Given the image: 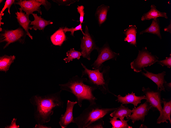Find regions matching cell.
I'll return each mask as SVG.
<instances>
[{
    "mask_svg": "<svg viewBox=\"0 0 171 128\" xmlns=\"http://www.w3.org/2000/svg\"><path fill=\"white\" fill-rule=\"evenodd\" d=\"M62 90L44 96L36 95L32 97L30 101L34 109V118L38 124H43L50 121L54 110L63 108L64 102L61 94Z\"/></svg>",
    "mask_w": 171,
    "mask_h": 128,
    "instance_id": "1",
    "label": "cell"
},
{
    "mask_svg": "<svg viewBox=\"0 0 171 128\" xmlns=\"http://www.w3.org/2000/svg\"><path fill=\"white\" fill-rule=\"evenodd\" d=\"M86 78L76 75L70 78L66 83L60 84V90L68 91L76 97L79 106H82L83 101H88L90 103L96 102L97 99L94 96L93 92L96 89L94 87L85 84Z\"/></svg>",
    "mask_w": 171,
    "mask_h": 128,
    "instance_id": "2",
    "label": "cell"
},
{
    "mask_svg": "<svg viewBox=\"0 0 171 128\" xmlns=\"http://www.w3.org/2000/svg\"><path fill=\"white\" fill-rule=\"evenodd\" d=\"M81 64L84 70L82 71L81 77L85 76L87 78L86 82L89 85L98 89L104 94L111 93L109 85L110 78L109 76L110 67L102 64L99 68L93 70L88 69L83 63Z\"/></svg>",
    "mask_w": 171,
    "mask_h": 128,
    "instance_id": "3",
    "label": "cell"
},
{
    "mask_svg": "<svg viewBox=\"0 0 171 128\" xmlns=\"http://www.w3.org/2000/svg\"><path fill=\"white\" fill-rule=\"evenodd\" d=\"M116 108H104L95 103H90L79 116L73 118L78 128H87L90 125L112 112Z\"/></svg>",
    "mask_w": 171,
    "mask_h": 128,
    "instance_id": "4",
    "label": "cell"
},
{
    "mask_svg": "<svg viewBox=\"0 0 171 128\" xmlns=\"http://www.w3.org/2000/svg\"><path fill=\"white\" fill-rule=\"evenodd\" d=\"M158 59L156 55L149 52L145 47L141 50H138L137 57L130 63L131 67L135 72H141L142 69L150 66L157 62Z\"/></svg>",
    "mask_w": 171,
    "mask_h": 128,
    "instance_id": "5",
    "label": "cell"
},
{
    "mask_svg": "<svg viewBox=\"0 0 171 128\" xmlns=\"http://www.w3.org/2000/svg\"><path fill=\"white\" fill-rule=\"evenodd\" d=\"M26 34V32L20 27L14 30H4L0 34V42H5V49L11 43L18 42L23 43Z\"/></svg>",
    "mask_w": 171,
    "mask_h": 128,
    "instance_id": "6",
    "label": "cell"
},
{
    "mask_svg": "<svg viewBox=\"0 0 171 128\" xmlns=\"http://www.w3.org/2000/svg\"><path fill=\"white\" fill-rule=\"evenodd\" d=\"M84 33L83 37L80 39L81 56L83 58L90 60L91 52L94 50H97L99 48L97 46L93 38L90 34L87 26L86 27Z\"/></svg>",
    "mask_w": 171,
    "mask_h": 128,
    "instance_id": "7",
    "label": "cell"
},
{
    "mask_svg": "<svg viewBox=\"0 0 171 128\" xmlns=\"http://www.w3.org/2000/svg\"><path fill=\"white\" fill-rule=\"evenodd\" d=\"M142 91L145 95V100L151 106V109L158 110L160 113L163 109L162 105L163 101L161 96L162 91L160 89L153 90L149 87L145 88L144 87H142Z\"/></svg>",
    "mask_w": 171,
    "mask_h": 128,
    "instance_id": "8",
    "label": "cell"
},
{
    "mask_svg": "<svg viewBox=\"0 0 171 128\" xmlns=\"http://www.w3.org/2000/svg\"><path fill=\"white\" fill-rule=\"evenodd\" d=\"M98 55L97 59L92 64L93 69L99 68L105 61L110 60H116L119 53L113 51L108 44H105L102 48L97 50Z\"/></svg>",
    "mask_w": 171,
    "mask_h": 128,
    "instance_id": "9",
    "label": "cell"
},
{
    "mask_svg": "<svg viewBox=\"0 0 171 128\" xmlns=\"http://www.w3.org/2000/svg\"><path fill=\"white\" fill-rule=\"evenodd\" d=\"M151 109V106L149 103L146 101L136 108H133L131 110L132 114L126 117V119L127 120H131L133 123L139 120L143 122L145 116L147 115Z\"/></svg>",
    "mask_w": 171,
    "mask_h": 128,
    "instance_id": "10",
    "label": "cell"
},
{
    "mask_svg": "<svg viewBox=\"0 0 171 128\" xmlns=\"http://www.w3.org/2000/svg\"><path fill=\"white\" fill-rule=\"evenodd\" d=\"M15 4L19 5L26 15L29 16L33 12L37 11L40 15L42 14L40 6L41 4L36 0H20L15 2Z\"/></svg>",
    "mask_w": 171,
    "mask_h": 128,
    "instance_id": "11",
    "label": "cell"
},
{
    "mask_svg": "<svg viewBox=\"0 0 171 128\" xmlns=\"http://www.w3.org/2000/svg\"><path fill=\"white\" fill-rule=\"evenodd\" d=\"M77 103V101H67L66 111L64 114L61 115L59 123L62 128L66 127L71 123H74L73 110L75 105Z\"/></svg>",
    "mask_w": 171,
    "mask_h": 128,
    "instance_id": "12",
    "label": "cell"
},
{
    "mask_svg": "<svg viewBox=\"0 0 171 128\" xmlns=\"http://www.w3.org/2000/svg\"><path fill=\"white\" fill-rule=\"evenodd\" d=\"M143 69L146 73L141 72L142 75L155 83L157 86V89H160L161 91L166 92L163 86L164 84L167 82L164 79V76L166 75V72L164 71L161 73L155 74L148 71L144 68Z\"/></svg>",
    "mask_w": 171,
    "mask_h": 128,
    "instance_id": "13",
    "label": "cell"
},
{
    "mask_svg": "<svg viewBox=\"0 0 171 128\" xmlns=\"http://www.w3.org/2000/svg\"><path fill=\"white\" fill-rule=\"evenodd\" d=\"M116 97L117 99L116 101L121 103V104H132L134 105V108H135L138 104L141 102L142 100L146 99L145 95L137 96L133 92L131 94L128 93L127 94H126L125 96H122L119 95Z\"/></svg>",
    "mask_w": 171,
    "mask_h": 128,
    "instance_id": "14",
    "label": "cell"
},
{
    "mask_svg": "<svg viewBox=\"0 0 171 128\" xmlns=\"http://www.w3.org/2000/svg\"><path fill=\"white\" fill-rule=\"evenodd\" d=\"M163 107L160 115L157 119V123L160 124L164 122L167 123L168 120L171 124L170 115L171 113V100L162 99Z\"/></svg>",
    "mask_w": 171,
    "mask_h": 128,
    "instance_id": "15",
    "label": "cell"
},
{
    "mask_svg": "<svg viewBox=\"0 0 171 128\" xmlns=\"http://www.w3.org/2000/svg\"><path fill=\"white\" fill-rule=\"evenodd\" d=\"M19 12L17 11L16 13V18L20 25L22 27L26 32V34L31 39H33V37L29 31V25L31 21L29 18V16L23 12L22 8H18Z\"/></svg>",
    "mask_w": 171,
    "mask_h": 128,
    "instance_id": "16",
    "label": "cell"
},
{
    "mask_svg": "<svg viewBox=\"0 0 171 128\" xmlns=\"http://www.w3.org/2000/svg\"><path fill=\"white\" fill-rule=\"evenodd\" d=\"M32 14L34 17V20L30 22V25L33 26L30 27L29 29L31 30L33 29L35 30H38L43 31L46 26L53 24V22L51 21L46 20L42 18L41 16H38L37 14L33 13Z\"/></svg>",
    "mask_w": 171,
    "mask_h": 128,
    "instance_id": "17",
    "label": "cell"
},
{
    "mask_svg": "<svg viewBox=\"0 0 171 128\" xmlns=\"http://www.w3.org/2000/svg\"><path fill=\"white\" fill-rule=\"evenodd\" d=\"M137 31V27L135 25H130L127 28L124 30L123 32L125 36L124 41L136 47Z\"/></svg>",
    "mask_w": 171,
    "mask_h": 128,
    "instance_id": "18",
    "label": "cell"
},
{
    "mask_svg": "<svg viewBox=\"0 0 171 128\" xmlns=\"http://www.w3.org/2000/svg\"><path fill=\"white\" fill-rule=\"evenodd\" d=\"M151 9L147 13L144 14L142 16L141 20L143 21L146 20H150L154 19L159 17H164L168 18L166 13L161 12L158 10L156 7L154 5H152L151 6Z\"/></svg>",
    "mask_w": 171,
    "mask_h": 128,
    "instance_id": "19",
    "label": "cell"
},
{
    "mask_svg": "<svg viewBox=\"0 0 171 128\" xmlns=\"http://www.w3.org/2000/svg\"><path fill=\"white\" fill-rule=\"evenodd\" d=\"M132 113L131 110L127 107H125L121 104V106L110 114L112 117L117 119L119 118L120 120H124L125 117L129 116Z\"/></svg>",
    "mask_w": 171,
    "mask_h": 128,
    "instance_id": "20",
    "label": "cell"
},
{
    "mask_svg": "<svg viewBox=\"0 0 171 128\" xmlns=\"http://www.w3.org/2000/svg\"><path fill=\"white\" fill-rule=\"evenodd\" d=\"M63 29L60 28L50 36L51 41L54 45L60 46L67 40Z\"/></svg>",
    "mask_w": 171,
    "mask_h": 128,
    "instance_id": "21",
    "label": "cell"
},
{
    "mask_svg": "<svg viewBox=\"0 0 171 128\" xmlns=\"http://www.w3.org/2000/svg\"><path fill=\"white\" fill-rule=\"evenodd\" d=\"M145 33H148L156 35L160 39H162L159 20L158 18L153 19L150 26L146 29L141 31L140 34H142Z\"/></svg>",
    "mask_w": 171,
    "mask_h": 128,
    "instance_id": "22",
    "label": "cell"
},
{
    "mask_svg": "<svg viewBox=\"0 0 171 128\" xmlns=\"http://www.w3.org/2000/svg\"><path fill=\"white\" fill-rule=\"evenodd\" d=\"M16 57L14 55H5L0 57V71L6 72L8 70L10 65L14 61Z\"/></svg>",
    "mask_w": 171,
    "mask_h": 128,
    "instance_id": "23",
    "label": "cell"
},
{
    "mask_svg": "<svg viewBox=\"0 0 171 128\" xmlns=\"http://www.w3.org/2000/svg\"><path fill=\"white\" fill-rule=\"evenodd\" d=\"M109 6L102 4L98 7L96 10L95 16L97 17L100 26L106 21Z\"/></svg>",
    "mask_w": 171,
    "mask_h": 128,
    "instance_id": "24",
    "label": "cell"
},
{
    "mask_svg": "<svg viewBox=\"0 0 171 128\" xmlns=\"http://www.w3.org/2000/svg\"><path fill=\"white\" fill-rule=\"evenodd\" d=\"M109 122L111 124L112 128H132L133 127L129 125L127 122L129 120H118L114 118H110Z\"/></svg>",
    "mask_w": 171,
    "mask_h": 128,
    "instance_id": "25",
    "label": "cell"
},
{
    "mask_svg": "<svg viewBox=\"0 0 171 128\" xmlns=\"http://www.w3.org/2000/svg\"><path fill=\"white\" fill-rule=\"evenodd\" d=\"M66 55L67 57L63 59L66 63L72 61L73 59H77L79 60L82 56L81 52L75 50L74 48H71L68 51L66 52Z\"/></svg>",
    "mask_w": 171,
    "mask_h": 128,
    "instance_id": "26",
    "label": "cell"
},
{
    "mask_svg": "<svg viewBox=\"0 0 171 128\" xmlns=\"http://www.w3.org/2000/svg\"><path fill=\"white\" fill-rule=\"evenodd\" d=\"M63 30L65 33L67 32H70V35L73 36H74V32L79 30H80L81 31L83 35L84 34L82 31V25L80 24L75 28L72 27L71 28H68L65 27L63 28Z\"/></svg>",
    "mask_w": 171,
    "mask_h": 128,
    "instance_id": "27",
    "label": "cell"
},
{
    "mask_svg": "<svg viewBox=\"0 0 171 128\" xmlns=\"http://www.w3.org/2000/svg\"><path fill=\"white\" fill-rule=\"evenodd\" d=\"M157 64L161 65L162 66H165L169 68L171 67V54H170V56L166 57V59L161 61H158Z\"/></svg>",
    "mask_w": 171,
    "mask_h": 128,
    "instance_id": "28",
    "label": "cell"
},
{
    "mask_svg": "<svg viewBox=\"0 0 171 128\" xmlns=\"http://www.w3.org/2000/svg\"><path fill=\"white\" fill-rule=\"evenodd\" d=\"M79 0H53L52 1L57 3L59 5L69 6Z\"/></svg>",
    "mask_w": 171,
    "mask_h": 128,
    "instance_id": "29",
    "label": "cell"
},
{
    "mask_svg": "<svg viewBox=\"0 0 171 128\" xmlns=\"http://www.w3.org/2000/svg\"><path fill=\"white\" fill-rule=\"evenodd\" d=\"M104 124L103 118H101L90 125L87 128H103Z\"/></svg>",
    "mask_w": 171,
    "mask_h": 128,
    "instance_id": "30",
    "label": "cell"
},
{
    "mask_svg": "<svg viewBox=\"0 0 171 128\" xmlns=\"http://www.w3.org/2000/svg\"><path fill=\"white\" fill-rule=\"evenodd\" d=\"M14 0H6L4 3L5 5L3 7L0 12V13H3L5 10L7 8H8V12L9 14H10V8L12 5L15 2Z\"/></svg>",
    "mask_w": 171,
    "mask_h": 128,
    "instance_id": "31",
    "label": "cell"
},
{
    "mask_svg": "<svg viewBox=\"0 0 171 128\" xmlns=\"http://www.w3.org/2000/svg\"><path fill=\"white\" fill-rule=\"evenodd\" d=\"M84 7L83 5L80 6H78L77 8V12L80 15V24H81L83 22L84 16L85 13L84 10Z\"/></svg>",
    "mask_w": 171,
    "mask_h": 128,
    "instance_id": "32",
    "label": "cell"
},
{
    "mask_svg": "<svg viewBox=\"0 0 171 128\" xmlns=\"http://www.w3.org/2000/svg\"><path fill=\"white\" fill-rule=\"evenodd\" d=\"M37 1L41 4L43 5L46 10L47 11L51 7V3L46 0H36Z\"/></svg>",
    "mask_w": 171,
    "mask_h": 128,
    "instance_id": "33",
    "label": "cell"
},
{
    "mask_svg": "<svg viewBox=\"0 0 171 128\" xmlns=\"http://www.w3.org/2000/svg\"><path fill=\"white\" fill-rule=\"evenodd\" d=\"M17 119L14 118L12 121L11 124L5 127V128H18L19 127V125H17L16 124Z\"/></svg>",
    "mask_w": 171,
    "mask_h": 128,
    "instance_id": "34",
    "label": "cell"
},
{
    "mask_svg": "<svg viewBox=\"0 0 171 128\" xmlns=\"http://www.w3.org/2000/svg\"><path fill=\"white\" fill-rule=\"evenodd\" d=\"M163 86L165 89L168 91H170L171 89V83L170 82L167 83V82L164 83L163 84Z\"/></svg>",
    "mask_w": 171,
    "mask_h": 128,
    "instance_id": "35",
    "label": "cell"
},
{
    "mask_svg": "<svg viewBox=\"0 0 171 128\" xmlns=\"http://www.w3.org/2000/svg\"><path fill=\"white\" fill-rule=\"evenodd\" d=\"M34 128H51L50 126H47L46 125H43V124H36Z\"/></svg>",
    "mask_w": 171,
    "mask_h": 128,
    "instance_id": "36",
    "label": "cell"
},
{
    "mask_svg": "<svg viewBox=\"0 0 171 128\" xmlns=\"http://www.w3.org/2000/svg\"><path fill=\"white\" fill-rule=\"evenodd\" d=\"M165 31L168 32L170 33H171V22L170 20V23L169 25L167 27L165 28L164 29Z\"/></svg>",
    "mask_w": 171,
    "mask_h": 128,
    "instance_id": "37",
    "label": "cell"
},
{
    "mask_svg": "<svg viewBox=\"0 0 171 128\" xmlns=\"http://www.w3.org/2000/svg\"><path fill=\"white\" fill-rule=\"evenodd\" d=\"M4 15V13H0V26H1V25H3L4 24V22H2L1 20H2V16H3Z\"/></svg>",
    "mask_w": 171,
    "mask_h": 128,
    "instance_id": "38",
    "label": "cell"
},
{
    "mask_svg": "<svg viewBox=\"0 0 171 128\" xmlns=\"http://www.w3.org/2000/svg\"><path fill=\"white\" fill-rule=\"evenodd\" d=\"M140 128H147V127L143 124H141Z\"/></svg>",
    "mask_w": 171,
    "mask_h": 128,
    "instance_id": "39",
    "label": "cell"
},
{
    "mask_svg": "<svg viewBox=\"0 0 171 128\" xmlns=\"http://www.w3.org/2000/svg\"><path fill=\"white\" fill-rule=\"evenodd\" d=\"M2 31V28L1 27H0V31Z\"/></svg>",
    "mask_w": 171,
    "mask_h": 128,
    "instance_id": "40",
    "label": "cell"
},
{
    "mask_svg": "<svg viewBox=\"0 0 171 128\" xmlns=\"http://www.w3.org/2000/svg\"><path fill=\"white\" fill-rule=\"evenodd\" d=\"M3 1V0H0V3H1Z\"/></svg>",
    "mask_w": 171,
    "mask_h": 128,
    "instance_id": "41",
    "label": "cell"
}]
</instances>
